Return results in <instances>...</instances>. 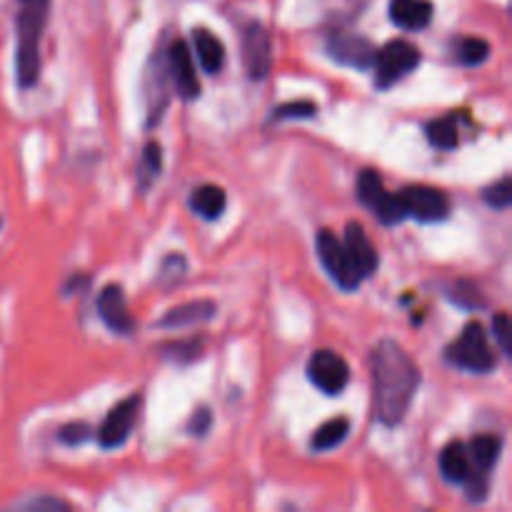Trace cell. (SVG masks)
I'll list each match as a JSON object with an SVG mask.
<instances>
[{"instance_id":"obj_13","label":"cell","mask_w":512,"mask_h":512,"mask_svg":"<svg viewBox=\"0 0 512 512\" xmlns=\"http://www.w3.org/2000/svg\"><path fill=\"white\" fill-rule=\"evenodd\" d=\"M343 248L345 253H348L350 265H353L360 280L370 278V275L378 270V253H375L373 243L368 240V235H365L363 225L360 223H348Z\"/></svg>"},{"instance_id":"obj_5","label":"cell","mask_w":512,"mask_h":512,"mask_svg":"<svg viewBox=\"0 0 512 512\" xmlns=\"http://www.w3.org/2000/svg\"><path fill=\"white\" fill-rule=\"evenodd\" d=\"M358 198L368 205L383 225H398L408 218V210L400 195H390L383 188V178L375 170H363L358 178Z\"/></svg>"},{"instance_id":"obj_3","label":"cell","mask_w":512,"mask_h":512,"mask_svg":"<svg viewBox=\"0 0 512 512\" xmlns=\"http://www.w3.org/2000/svg\"><path fill=\"white\" fill-rule=\"evenodd\" d=\"M445 360L453 363L455 368L468 370V373H490L495 370L498 360H495L493 348L488 343V335H485L483 325L480 323H468L460 333V338L453 345H448L445 350Z\"/></svg>"},{"instance_id":"obj_1","label":"cell","mask_w":512,"mask_h":512,"mask_svg":"<svg viewBox=\"0 0 512 512\" xmlns=\"http://www.w3.org/2000/svg\"><path fill=\"white\" fill-rule=\"evenodd\" d=\"M373 370V405L375 418L383 425L403 423L420 388V368L400 343L380 340L370 353Z\"/></svg>"},{"instance_id":"obj_11","label":"cell","mask_w":512,"mask_h":512,"mask_svg":"<svg viewBox=\"0 0 512 512\" xmlns=\"http://www.w3.org/2000/svg\"><path fill=\"white\" fill-rule=\"evenodd\" d=\"M375 53L368 38L355 33H333L328 40V55L333 60H338L340 65H348V68L358 70H370L375 63Z\"/></svg>"},{"instance_id":"obj_19","label":"cell","mask_w":512,"mask_h":512,"mask_svg":"<svg viewBox=\"0 0 512 512\" xmlns=\"http://www.w3.org/2000/svg\"><path fill=\"white\" fill-rule=\"evenodd\" d=\"M500 453H503V440H500L498 435H475V438L470 440V463H473V468L480 470V473H490V470L498 465Z\"/></svg>"},{"instance_id":"obj_10","label":"cell","mask_w":512,"mask_h":512,"mask_svg":"<svg viewBox=\"0 0 512 512\" xmlns=\"http://www.w3.org/2000/svg\"><path fill=\"white\" fill-rule=\"evenodd\" d=\"M243 63L245 73L253 80H265L273 65V43L270 33L260 23H250L243 35Z\"/></svg>"},{"instance_id":"obj_27","label":"cell","mask_w":512,"mask_h":512,"mask_svg":"<svg viewBox=\"0 0 512 512\" xmlns=\"http://www.w3.org/2000/svg\"><path fill=\"white\" fill-rule=\"evenodd\" d=\"M450 298H453L455 303L463 305V308H468V310L483 308V305H485V300L480 298V290L475 288V285H470V283H458V285H455V290H453V293H450Z\"/></svg>"},{"instance_id":"obj_23","label":"cell","mask_w":512,"mask_h":512,"mask_svg":"<svg viewBox=\"0 0 512 512\" xmlns=\"http://www.w3.org/2000/svg\"><path fill=\"white\" fill-rule=\"evenodd\" d=\"M160 168H163V150H160V145L153 140V143L145 145L143 160H140V188H148V185L160 175Z\"/></svg>"},{"instance_id":"obj_14","label":"cell","mask_w":512,"mask_h":512,"mask_svg":"<svg viewBox=\"0 0 512 512\" xmlns=\"http://www.w3.org/2000/svg\"><path fill=\"white\" fill-rule=\"evenodd\" d=\"M98 315L113 333L128 335L133 333L135 320L128 313V303H125V293L120 285H108L98 298Z\"/></svg>"},{"instance_id":"obj_8","label":"cell","mask_w":512,"mask_h":512,"mask_svg":"<svg viewBox=\"0 0 512 512\" xmlns=\"http://www.w3.org/2000/svg\"><path fill=\"white\" fill-rule=\"evenodd\" d=\"M408 218L420 223H440L450 215V200L443 190L428 188V185H410L400 193Z\"/></svg>"},{"instance_id":"obj_25","label":"cell","mask_w":512,"mask_h":512,"mask_svg":"<svg viewBox=\"0 0 512 512\" xmlns=\"http://www.w3.org/2000/svg\"><path fill=\"white\" fill-rule=\"evenodd\" d=\"M460 60L465 65H480L490 58V45L483 38H465L458 48Z\"/></svg>"},{"instance_id":"obj_17","label":"cell","mask_w":512,"mask_h":512,"mask_svg":"<svg viewBox=\"0 0 512 512\" xmlns=\"http://www.w3.org/2000/svg\"><path fill=\"white\" fill-rule=\"evenodd\" d=\"M193 43H195V53H198V60H200V65H203L205 73H210V75L220 73L225 65L223 40H220L215 33H210V30L200 28L193 33Z\"/></svg>"},{"instance_id":"obj_9","label":"cell","mask_w":512,"mask_h":512,"mask_svg":"<svg viewBox=\"0 0 512 512\" xmlns=\"http://www.w3.org/2000/svg\"><path fill=\"white\" fill-rule=\"evenodd\" d=\"M138 408H140V398L138 395H130V398L120 400V403L105 415L103 425H100L98 430L100 448L115 450L120 448V445L128 443L130 433H133L135 418H138Z\"/></svg>"},{"instance_id":"obj_28","label":"cell","mask_w":512,"mask_h":512,"mask_svg":"<svg viewBox=\"0 0 512 512\" xmlns=\"http://www.w3.org/2000/svg\"><path fill=\"white\" fill-rule=\"evenodd\" d=\"M58 438L65 445H83L85 440L93 438V430H90L88 423H68L60 428Z\"/></svg>"},{"instance_id":"obj_22","label":"cell","mask_w":512,"mask_h":512,"mask_svg":"<svg viewBox=\"0 0 512 512\" xmlns=\"http://www.w3.org/2000/svg\"><path fill=\"white\" fill-rule=\"evenodd\" d=\"M428 133V140L440 150H453L458 145V120L453 115H445V118L433 120L425 128Z\"/></svg>"},{"instance_id":"obj_26","label":"cell","mask_w":512,"mask_h":512,"mask_svg":"<svg viewBox=\"0 0 512 512\" xmlns=\"http://www.w3.org/2000/svg\"><path fill=\"white\" fill-rule=\"evenodd\" d=\"M315 103L310 100H298V103H285L273 110V120H290V118H315Z\"/></svg>"},{"instance_id":"obj_20","label":"cell","mask_w":512,"mask_h":512,"mask_svg":"<svg viewBox=\"0 0 512 512\" xmlns=\"http://www.w3.org/2000/svg\"><path fill=\"white\" fill-rule=\"evenodd\" d=\"M225 205H228V198L218 185H200L190 195V208L205 220H218L225 213Z\"/></svg>"},{"instance_id":"obj_2","label":"cell","mask_w":512,"mask_h":512,"mask_svg":"<svg viewBox=\"0 0 512 512\" xmlns=\"http://www.w3.org/2000/svg\"><path fill=\"white\" fill-rule=\"evenodd\" d=\"M50 0H18L15 30V75L20 88H33L40 78V40H43L45 23H48Z\"/></svg>"},{"instance_id":"obj_18","label":"cell","mask_w":512,"mask_h":512,"mask_svg":"<svg viewBox=\"0 0 512 512\" xmlns=\"http://www.w3.org/2000/svg\"><path fill=\"white\" fill-rule=\"evenodd\" d=\"M440 473H443V478L448 480V483H458L463 485L465 480L470 478V473H473V463H470V455H468V448H465L463 443H450L448 448L443 450V455H440Z\"/></svg>"},{"instance_id":"obj_4","label":"cell","mask_w":512,"mask_h":512,"mask_svg":"<svg viewBox=\"0 0 512 512\" xmlns=\"http://www.w3.org/2000/svg\"><path fill=\"white\" fill-rule=\"evenodd\" d=\"M420 63V50L408 40H390L383 50L375 53V85L378 90L400 83L408 73H413Z\"/></svg>"},{"instance_id":"obj_24","label":"cell","mask_w":512,"mask_h":512,"mask_svg":"<svg viewBox=\"0 0 512 512\" xmlns=\"http://www.w3.org/2000/svg\"><path fill=\"white\" fill-rule=\"evenodd\" d=\"M483 198H485V203H488L490 208H495V210L510 208V203H512V180H510V175H503L498 183H493L490 188H485Z\"/></svg>"},{"instance_id":"obj_29","label":"cell","mask_w":512,"mask_h":512,"mask_svg":"<svg viewBox=\"0 0 512 512\" xmlns=\"http://www.w3.org/2000/svg\"><path fill=\"white\" fill-rule=\"evenodd\" d=\"M493 333H495V338H498L500 350H503L505 355H512L510 318H508V313H498V315H495V318H493Z\"/></svg>"},{"instance_id":"obj_12","label":"cell","mask_w":512,"mask_h":512,"mask_svg":"<svg viewBox=\"0 0 512 512\" xmlns=\"http://www.w3.org/2000/svg\"><path fill=\"white\" fill-rule=\"evenodd\" d=\"M168 73L175 90L183 100H195L200 95V80L195 73L193 53L185 40H173L168 50Z\"/></svg>"},{"instance_id":"obj_21","label":"cell","mask_w":512,"mask_h":512,"mask_svg":"<svg viewBox=\"0 0 512 512\" xmlns=\"http://www.w3.org/2000/svg\"><path fill=\"white\" fill-rule=\"evenodd\" d=\"M350 433V420L348 418H333L325 425H320L318 433L313 435V450L315 453H325V450H333L348 438Z\"/></svg>"},{"instance_id":"obj_7","label":"cell","mask_w":512,"mask_h":512,"mask_svg":"<svg viewBox=\"0 0 512 512\" xmlns=\"http://www.w3.org/2000/svg\"><path fill=\"white\" fill-rule=\"evenodd\" d=\"M308 378L320 393L340 395L350 383V368L333 350H318L308 363Z\"/></svg>"},{"instance_id":"obj_6","label":"cell","mask_w":512,"mask_h":512,"mask_svg":"<svg viewBox=\"0 0 512 512\" xmlns=\"http://www.w3.org/2000/svg\"><path fill=\"white\" fill-rule=\"evenodd\" d=\"M315 245H318L320 263L325 265V270L330 273V278L340 285L343 290H358L360 278L355 273V268L350 265L348 253L343 248V240H338L333 235V230H320L318 238H315Z\"/></svg>"},{"instance_id":"obj_15","label":"cell","mask_w":512,"mask_h":512,"mask_svg":"<svg viewBox=\"0 0 512 512\" xmlns=\"http://www.w3.org/2000/svg\"><path fill=\"white\" fill-rule=\"evenodd\" d=\"M215 318V303L210 300H193V303H183L178 308L168 310L163 318L158 320V328L163 330H180L190 328V325L208 323V320Z\"/></svg>"},{"instance_id":"obj_16","label":"cell","mask_w":512,"mask_h":512,"mask_svg":"<svg viewBox=\"0 0 512 512\" xmlns=\"http://www.w3.org/2000/svg\"><path fill=\"white\" fill-rule=\"evenodd\" d=\"M390 20L403 30H423L433 20L430 0H390Z\"/></svg>"},{"instance_id":"obj_30","label":"cell","mask_w":512,"mask_h":512,"mask_svg":"<svg viewBox=\"0 0 512 512\" xmlns=\"http://www.w3.org/2000/svg\"><path fill=\"white\" fill-rule=\"evenodd\" d=\"M210 425H213V415H210L208 408H200L198 413L193 415V420H190V433L205 435V433H208Z\"/></svg>"}]
</instances>
